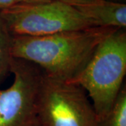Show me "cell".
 I'll return each instance as SVG.
<instances>
[{
	"instance_id": "obj_11",
	"label": "cell",
	"mask_w": 126,
	"mask_h": 126,
	"mask_svg": "<svg viewBox=\"0 0 126 126\" xmlns=\"http://www.w3.org/2000/svg\"><path fill=\"white\" fill-rule=\"evenodd\" d=\"M53 0H16V4L17 3H23V4H35L41 2H46Z\"/></svg>"
},
{
	"instance_id": "obj_10",
	"label": "cell",
	"mask_w": 126,
	"mask_h": 126,
	"mask_svg": "<svg viewBox=\"0 0 126 126\" xmlns=\"http://www.w3.org/2000/svg\"><path fill=\"white\" fill-rule=\"evenodd\" d=\"M16 4V0H0V11L7 9Z\"/></svg>"
},
{
	"instance_id": "obj_4",
	"label": "cell",
	"mask_w": 126,
	"mask_h": 126,
	"mask_svg": "<svg viewBox=\"0 0 126 126\" xmlns=\"http://www.w3.org/2000/svg\"><path fill=\"white\" fill-rule=\"evenodd\" d=\"M41 126H98L93 104L84 89L44 74L39 99Z\"/></svg>"
},
{
	"instance_id": "obj_7",
	"label": "cell",
	"mask_w": 126,
	"mask_h": 126,
	"mask_svg": "<svg viewBox=\"0 0 126 126\" xmlns=\"http://www.w3.org/2000/svg\"><path fill=\"white\" fill-rule=\"evenodd\" d=\"M13 34L0 14V84L10 72L13 60Z\"/></svg>"
},
{
	"instance_id": "obj_1",
	"label": "cell",
	"mask_w": 126,
	"mask_h": 126,
	"mask_svg": "<svg viewBox=\"0 0 126 126\" xmlns=\"http://www.w3.org/2000/svg\"><path fill=\"white\" fill-rule=\"evenodd\" d=\"M116 29L93 27L45 36L13 35V58L34 64L47 77L69 81L80 73L99 43Z\"/></svg>"
},
{
	"instance_id": "obj_5",
	"label": "cell",
	"mask_w": 126,
	"mask_h": 126,
	"mask_svg": "<svg viewBox=\"0 0 126 126\" xmlns=\"http://www.w3.org/2000/svg\"><path fill=\"white\" fill-rule=\"evenodd\" d=\"M14 82L0 90V126H41L39 99L44 72L34 64L13 58Z\"/></svg>"
},
{
	"instance_id": "obj_3",
	"label": "cell",
	"mask_w": 126,
	"mask_h": 126,
	"mask_svg": "<svg viewBox=\"0 0 126 126\" xmlns=\"http://www.w3.org/2000/svg\"><path fill=\"white\" fill-rule=\"evenodd\" d=\"M13 35L45 36L97 27L71 5L60 0L35 4L17 3L0 11Z\"/></svg>"
},
{
	"instance_id": "obj_9",
	"label": "cell",
	"mask_w": 126,
	"mask_h": 126,
	"mask_svg": "<svg viewBox=\"0 0 126 126\" xmlns=\"http://www.w3.org/2000/svg\"><path fill=\"white\" fill-rule=\"evenodd\" d=\"M60 1H63L67 4L73 6L74 7H78V6H81L90 4L95 0H60Z\"/></svg>"
},
{
	"instance_id": "obj_12",
	"label": "cell",
	"mask_w": 126,
	"mask_h": 126,
	"mask_svg": "<svg viewBox=\"0 0 126 126\" xmlns=\"http://www.w3.org/2000/svg\"><path fill=\"white\" fill-rule=\"evenodd\" d=\"M108 1H116V2L125 3V1H126V0H108Z\"/></svg>"
},
{
	"instance_id": "obj_2",
	"label": "cell",
	"mask_w": 126,
	"mask_h": 126,
	"mask_svg": "<svg viewBox=\"0 0 126 126\" xmlns=\"http://www.w3.org/2000/svg\"><path fill=\"white\" fill-rule=\"evenodd\" d=\"M126 74V28H117L99 43L86 66L68 82L85 90L99 123L123 88Z\"/></svg>"
},
{
	"instance_id": "obj_8",
	"label": "cell",
	"mask_w": 126,
	"mask_h": 126,
	"mask_svg": "<svg viewBox=\"0 0 126 126\" xmlns=\"http://www.w3.org/2000/svg\"><path fill=\"white\" fill-rule=\"evenodd\" d=\"M98 126H126V88L124 84L108 113Z\"/></svg>"
},
{
	"instance_id": "obj_6",
	"label": "cell",
	"mask_w": 126,
	"mask_h": 126,
	"mask_svg": "<svg viewBox=\"0 0 126 126\" xmlns=\"http://www.w3.org/2000/svg\"><path fill=\"white\" fill-rule=\"evenodd\" d=\"M76 8L90 18L97 27H126V3L108 0H95L90 4Z\"/></svg>"
}]
</instances>
